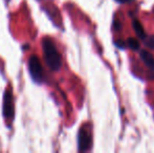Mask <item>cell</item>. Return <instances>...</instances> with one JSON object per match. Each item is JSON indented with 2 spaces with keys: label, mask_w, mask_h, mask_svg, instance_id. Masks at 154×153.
I'll use <instances>...</instances> for the list:
<instances>
[{
  "label": "cell",
  "mask_w": 154,
  "mask_h": 153,
  "mask_svg": "<svg viewBox=\"0 0 154 153\" xmlns=\"http://www.w3.org/2000/svg\"><path fill=\"white\" fill-rule=\"evenodd\" d=\"M43 54H44V60L46 62L49 69L54 72H58L62 66V58L58 51L55 43L49 38H44L42 41Z\"/></svg>",
  "instance_id": "cell-1"
},
{
  "label": "cell",
  "mask_w": 154,
  "mask_h": 153,
  "mask_svg": "<svg viewBox=\"0 0 154 153\" xmlns=\"http://www.w3.org/2000/svg\"><path fill=\"white\" fill-rule=\"evenodd\" d=\"M3 116L6 121L12 122L14 118L15 107H14V98H13L12 87H8L3 96V106H2Z\"/></svg>",
  "instance_id": "cell-2"
},
{
  "label": "cell",
  "mask_w": 154,
  "mask_h": 153,
  "mask_svg": "<svg viewBox=\"0 0 154 153\" xmlns=\"http://www.w3.org/2000/svg\"><path fill=\"white\" fill-rule=\"evenodd\" d=\"M29 72L32 79L37 83L43 81V68L42 64L37 56H32L29 60Z\"/></svg>",
  "instance_id": "cell-3"
},
{
  "label": "cell",
  "mask_w": 154,
  "mask_h": 153,
  "mask_svg": "<svg viewBox=\"0 0 154 153\" xmlns=\"http://www.w3.org/2000/svg\"><path fill=\"white\" fill-rule=\"evenodd\" d=\"M90 144H91V137H90L89 132L85 128H82L78 135L79 151H87L90 148Z\"/></svg>",
  "instance_id": "cell-4"
},
{
  "label": "cell",
  "mask_w": 154,
  "mask_h": 153,
  "mask_svg": "<svg viewBox=\"0 0 154 153\" xmlns=\"http://www.w3.org/2000/svg\"><path fill=\"white\" fill-rule=\"evenodd\" d=\"M140 59L145 63V65L149 68L150 70H154V56L148 50H142L140 51Z\"/></svg>",
  "instance_id": "cell-5"
},
{
  "label": "cell",
  "mask_w": 154,
  "mask_h": 153,
  "mask_svg": "<svg viewBox=\"0 0 154 153\" xmlns=\"http://www.w3.org/2000/svg\"><path fill=\"white\" fill-rule=\"evenodd\" d=\"M132 25H133L134 32L136 33L137 37L140 38V39H143V40H144V39L147 37V35H146V33H145L144 29H143V25L140 24V21H138V20H133V23H132Z\"/></svg>",
  "instance_id": "cell-6"
},
{
  "label": "cell",
  "mask_w": 154,
  "mask_h": 153,
  "mask_svg": "<svg viewBox=\"0 0 154 153\" xmlns=\"http://www.w3.org/2000/svg\"><path fill=\"white\" fill-rule=\"evenodd\" d=\"M127 45L133 50H138L140 49V42L135 38H129L127 40Z\"/></svg>",
  "instance_id": "cell-7"
},
{
  "label": "cell",
  "mask_w": 154,
  "mask_h": 153,
  "mask_svg": "<svg viewBox=\"0 0 154 153\" xmlns=\"http://www.w3.org/2000/svg\"><path fill=\"white\" fill-rule=\"evenodd\" d=\"M144 40H145V43H146L147 46L154 49V36H149V37H146Z\"/></svg>",
  "instance_id": "cell-8"
},
{
  "label": "cell",
  "mask_w": 154,
  "mask_h": 153,
  "mask_svg": "<svg viewBox=\"0 0 154 153\" xmlns=\"http://www.w3.org/2000/svg\"><path fill=\"white\" fill-rule=\"evenodd\" d=\"M116 46L121 47V48H125V47H126V43L123 42L122 40H116Z\"/></svg>",
  "instance_id": "cell-9"
},
{
  "label": "cell",
  "mask_w": 154,
  "mask_h": 153,
  "mask_svg": "<svg viewBox=\"0 0 154 153\" xmlns=\"http://www.w3.org/2000/svg\"><path fill=\"white\" fill-rule=\"evenodd\" d=\"M119 3H130V2L134 1V0H116Z\"/></svg>",
  "instance_id": "cell-10"
},
{
  "label": "cell",
  "mask_w": 154,
  "mask_h": 153,
  "mask_svg": "<svg viewBox=\"0 0 154 153\" xmlns=\"http://www.w3.org/2000/svg\"><path fill=\"white\" fill-rule=\"evenodd\" d=\"M120 27H121L120 23H119V22H116V31H119V29H120Z\"/></svg>",
  "instance_id": "cell-11"
}]
</instances>
